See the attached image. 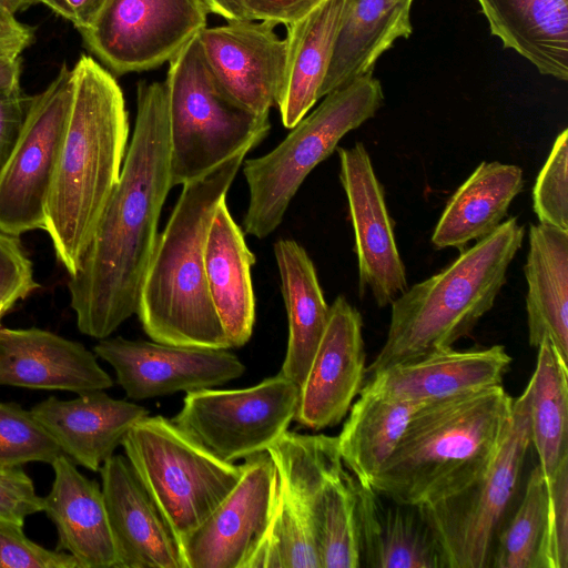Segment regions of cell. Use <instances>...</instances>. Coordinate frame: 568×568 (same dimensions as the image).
I'll use <instances>...</instances> for the list:
<instances>
[{"label": "cell", "mask_w": 568, "mask_h": 568, "mask_svg": "<svg viewBox=\"0 0 568 568\" xmlns=\"http://www.w3.org/2000/svg\"><path fill=\"white\" fill-rule=\"evenodd\" d=\"M250 151L242 149L182 185L166 226L158 236L140 292L136 314L152 341L232 347L209 293L204 252L214 213L226 200Z\"/></svg>", "instance_id": "cell-3"}, {"label": "cell", "mask_w": 568, "mask_h": 568, "mask_svg": "<svg viewBox=\"0 0 568 568\" xmlns=\"http://www.w3.org/2000/svg\"><path fill=\"white\" fill-rule=\"evenodd\" d=\"M0 2L14 14L37 4L36 0H0Z\"/></svg>", "instance_id": "cell-47"}, {"label": "cell", "mask_w": 568, "mask_h": 568, "mask_svg": "<svg viewBox=\"0 0 568 568\" xmlns=\"http://www.w3.org/2000/svg\"><path fill=\"white\" fill-rule=\"evenodd\" d=\"M356 510L362 567L446 568L418 506L397 503L357 483Z\"/></svg>", "instance_id": "cell-24"}, {"label": "cell", "mask_w": 568, "mask_h": 568, "mask_svg": "<svg viewBox=\"0 0 568 568\" xmlns=\"http://www.w3.org/2000/svg\"><path fill=\"white\" fill-rule=\"evenodd\" d=\"M39 287L19 236L0 231V307L9 312Z\"/></svg>", "instance_id": "cell-40"}, {"label": "cell", "mask_w": 568, "mask_h": 568, "mask_svg": "<svg viewBox=\"0 0 568 568\" xmlns=\"http://www.w3.org/2000/svg\"><path fill=\"white\" fill-rule=\"evenodd\" d=\"M172 187L166 85L141 81L119 181L75 272L69 275L70 305L82 334L109 337L136 314L161 210Z\"/></svg>", "instance_id": "cell-1"}, {"label": "cell", "mask_w": 568, "mask_h": 568, "mask_svg": "<svg viewBox=\"0 0 568 568\" xmlns=\"http://www.w3.org/2000/svg\"><path fill=\"white\" fill-rule=\"evenodd\" d=\"M337 436L341 459L361 485L371 486L424 404L399 399L364 384Z\"/></svg>", "instance_id": "cell-32"}, {"label": "cell", "mask_w": 568, "mask_h": 568, "mask_svg": "<svg viewBox=\"0 0 568 568\" xmlns=\"http://www.w3.org/2000/svg\"><path fill=\"white\" fill-rule=\"evenodd\" d=\"M121 445L180 542L225 499L243 471V465L220 459L161 415L139 420Z\"/></svg>", "instance_id": "cell-8"}, {"label": "cell", "mask_w": 568, "mask_h": 568, "mask_svg": "<svg viewBox=\"0 0 568 568\" xmlns=\"http://www.w3.org/2000/svg\"><path fill=\"white\" fill-rule=\"evenodd\" d=\"M51 465L54 479L42 511L55 525L57 549L73 556L81 568H116L102 488L64 454Z\"/></svg>", "instance_id": "cell-23"}, {"label": "cell", "mask_w": 568, "mask_h": 568, "mask_svg": "<svg viewBox=\"0 0 568 568\" xmlns=\"http://www.w3.org/2000/svg\"><path fill=\"white\" fill-rule=\"evenodd\" d=\"M128 115L114 74L82 54L72 67V100L45 207L44 231L69 275L119 181Z\"/></svg>", "instance_id": "cell-2"}, {"label": "cell", "mask_w": 568, "mask_h": 568, "mask_svg": "<svg viewBox=\"0 0 568 568\" xmlns=\"http://www.w3.org/2000/svg\"><path fill=\"white\" fill-rule=\"evenodd\" d=\"M323 98L271 152L243 161L250 193L242 223L246 234L264 239L276 230L306 176L346 133L375 115L384 93L371 72Z\"/></svg>", "instance_id": "cell-6"}, {"label": "cell", "mask_w": 568, "mask_h": 568, "mask_svg": "<svg viewBox=\"0 0 568 568\" xmlns=\"http://www.w3.org/2000/svg\"><path fill=\"white\" fill-rule=\"evenodd\" d=\"M531 446L529 389L514 399L509 432L486 473L466 488L418 506L446 568H490L499 532L513 511Z\"/></svg>", "instance_id": "cell-9"}, {"label": "cell", "mask_w": 568, "mask_h": 568, "mask_svg": "<svg viewBox=\"0 0 568 568\" xmlns=\"http://www.w3.org/2000/svg\"><path fill=\"white\" fill-rule=\"evenodd\" d=\"M336 150L354 231L359 294L369 290L376 304L385 307L408 286L383 186L362 142Z\"/></svg>", "instance_id": "cell-16"}, {"label": "cell", "mask_w": 568, "mask_h": 568, "mask_svg": "<svg viewBox=\"0 0 568 568\" xmlns=\"http://www.w3.org/2000/svg\"><path fill=\"white\" fill-rule=\"evenodd\" d=\"M106 0H36L70 22L79 32L88 29Z\"/></svg>", "instance_id": "cell-45"}, {"label": "cell", "mask_w": 568, "mask_h": 568, "mask_svg": "<svg viewBox=\"0 0 568 568\" xmlns=\"http://www.w3.org/2000/svg\"><path fill=\"white\" fill-rule=\"evenodd\" d=\"M323 0H240L248 20L291 24L316 8Z\"/></svg>", "instance_id": "cell-42"}, {"label": "cell", "mask_w": 568, "mask_h": 568, "mask_svg": "<svg viewBox=\"0 0 568 568\" xmlns=\"http://www.w3.org/2000/svg\"><path fill=\"white\" fill-rule=\"evenodd\" d=\"M72 100V68L63 62L30 97L19 136L0 170V231L20 236L45 229L47 200Z\"/></svg>", "instance_id": "cell-12"}, {"label": "cell", "mask_w": 568, "mask_h": 568, "mask_svg": "<svg viewBox=\"0 0 568 568\" xmlns=\"http://www.w3.org/2000/svg\"><path fill=\"white\" fill-rule=\"evenodd\" d=\"M29 99L21 89L0 91V170L19 136Z\"/></svg>", "instance_id": "cell-43"}, {"label": "cell", "mask_w": 568, "mask_h": 568, "mask_svg": "<svg viewBox=\"0 0 568 568\" xmlns=\"http://www.w3.org/2000/svg\"><path fill=\"white\" fill-rule=\"evenodd\" d=\"M347 0H323L286 26V57L276 105L292 129L320 99Z\"/></svg>", "instance_id": "cell-26"}, {"label": "cell", "mask_w": 568, "mask_h": 568, "mask_svg": "<svg viewBox=\"0 0 568 568\" xmlns=\"http://www.w3.org/2000/svg\"><path fill=\"white\" fill-rule=\"evenodd\" d=\"M241 478L214 511L181 540L186 568H243L267 528L277 471L262 452L245 459Z\"/></svg>", "instance_id": "cell-15"}, {"label": "cell", "mask_w": 568, "mask_h": 568, "mask_svg": "<svg viewBox=\"0 0 568 568\" xmlns=\"http://www.w3.org/2000/svg\"><path fill=\"white\" fill-rule=\"evenodd\" d=\"M412 0H347L320 99L372 72L378 58L412 33Z\"/></svg>", "instance_id": "cell-28"}, {"label": "cell", "mask_w": 568, "mask_h": 568, "mask_svg": "<svg viewBox=\"0 0 568 568\" xmlns=\"http://www.w3.org/2000/svg\"><path fill=\"white\" fill-rule=\"evenodd\" d=\"M209 293L232 347L252 336L255 296L251 268L255 256L233 220L226 200L214 213L204 252Z\"/></svg>", "instance_id": "cell-25"}, {"label": "cell", "mask_w": 568, "mask_h": 568, "mask_svg": "<svg viewBox=\"0 0 568 568\" xmlns=\"http://www.w3.org/2000/svg\"><path fill=\"white\" fill-rule=\"evenodd\" d=\"M525 230L516 217L476 241L439 273L407 287L392 303L384 345L369 376L450 348L494 306Z\"/></svg>", "instance_id": "cell-5"}, {"label": "cell", "mask_w": 568, "mask_h": 568, "mask_svg": "<svg viewBox=\"0 0 568 568\" xmlns=\"http://www.w3.org/2000/svg\"><path fill=\"white\" fill-rule=\"evenodd\" d=\"M490 31L545 75L568 79V0H477Z\"/></svg>", "instance_id": "cell-29"}, {"label": "cell", "mask_w": 568, "mask_h": 568, "mask_svg": "<svg viewBox=\"0 0 568 568\" xmlns=\"http://www.w3.org/2000/svg\"><path fill=\"white\" fill-rule=\"evenodd\" d=\"M548 509V487L539 466L530 471L523 498L503 526L490 568H538Z\"/></svg>", "instance_id": "cell-35"}, {"label": "cell", "mask_w": 568, "mask_h": 568, "mask_svg": "<svg viewBox=\"0 0 568 568\" xmlns=\"http://www.w3.org/2000/svg\"><path fill=\"white\" fill-rule=\"evenodd\" d=\"M109 363L131 399L214 388L241 377L245 366L223 348L105 337L93 347Z\"/></svg>", "instance_id": "cell-14"}, {"label": "cell", "mask_w": 568, "mask_h": 568, "mask_svg": "<svg viewBox=\"0 0 568 568\" xmlns=\"http://www.w3.org/2000/svg\"><path fill=\"white\" fill-rule=\"evenodd\" d=\"M99 471L116 568H186L180 539L128 458L112 455Z\"/></svg>", "instance_id": "cell-19"}, {"label": "cell", "mask_w": 568, "mask_h": 568, "mask_svg": "<svg viewBox=\"0 0 568 568\" xmlns=\"http://www.w3.org/2000/svg\"><path fill=\"white\" fill-rule=\"evenodd\" d=\"M537 348L536 368L527 384L530 438L548 483L568 458V363L548 339Z\"/></svg>", "instance_id": "cell-33"}, {"label": "cell", "mask_w": 568, "mask_h": 568, "mask_svg": "<svg viewBox=\"0 0 568 568\" xmlns=\"http://www.w3.org/2000/svg\"><path fill=\"white\" fill-rule=\"evenodd\" d=\"M243 568H321L312 527L278 476L267 528Z\"/></svg>", "instance_id": "cell-34"}, {"label": "cell", "mask_w": 568, "mask_h": 568, "mask_svg": "<svg viewBox=\"0 0 568 568\" xmlns=\"http://www.w3.org/2000/svg\"><path fill=\"white\" fill-rule=\"evenodd\" d=\"M63 454L59 444L31 410L0 402V466L52 464Z\"/></svg>", "instance_id": "cell-36"}, {"label": "cell", "mask_w": 568, "mask_h": 568, "mask_svg": "<svg viewBox=\"0 0 568 568\" xmlns=\"http://www.w3.org/2000/svg\"><path fill=\"white\" fill-rule=\"evenodd\" d=\"M300 386L281 373L239 389L186 393L172 419L220 459L234 463L272 446L294 420Z\"/></svg>", "instance_id": "cell-11"}, {"label": "cell", "mask_w": 568, "mask_h": 568, "mask_svg": "<svg viewBox=\"0 0 568 568\" xmlns=\"http://www.w3.org/2000/svg\"><path fill=\"white\" fill-rule=\"evenodd\" d=\"M510 362L503 345L469 351L450 347L372 375L365 385L399 399L426 404L501 385Z\"/></svg>", "instance_id": "cell-22"}, {"label": "cell", "mask_w": 568, "mask_h": 568, "mask_svg": "<svg viewBox=\"0 0 568 568\" xmlns=\"http://www.w3.org/2000/svg\"><path fill=\"white\" fill-rule=\"evenodd\" d=\"M413 1V0H412Z\"/></svg>", "instance_id": "cell-49"}, {"label": "cell", "mask_w": 568, "mask_h": 568, "mask_svg": "<svg viewBox=\"0 0 568 568\" xmlns=\"http://www.w3.org/2000/svg\"><path fill=\"white\" fill-rule=\"evenodd\" d=\"M4 314H6L4 311L0 307V321L3 317Z\"/></svg>", "instance_id": "cell-48"}, {"label": "cell", "mask_w": 568, "mask_h": 568, "mask_svg": "<svg viewBox=\"0 0 568 568\" xmlns=\"http://www.w3.org/2000/svg\"><path fill=\"white\" fill-rule=\"evenodd\" d=\"M43 510V497L21 466H0V519L23 526L24 519Z\"/></svg>", "instance_id": "cell-41"}, {"label": "cell", "mask_w": 568, "mask_h": 568, "mask_svg": "<svg viewBox=\"0 0 568 568\" xmlns=\"http://www.w3.org/2000/svg\"><path fill=\"white\" fill-rule=\"evenodd\" d=\"M532 209L540 224L568 231V130L556 138L532 190Z\"/></svg>", "instance_id": "cell-37"}, {"label": "cell", "mask_w": 568, "mask_h": 568, "mask_svg": "<svg viewBox=\"0 0 568 568\" xmlns=\"http://www.w3.org/2000/svg\"><path fill=\"white\" fill-rule=\"evenodd\" d=\"M274 256L288 322L287 347L280 373L301 387L326 328L329 305L313 261L302 245L281 239L274 244Z\"/></svg>", "instance_id": "cell-31"}, {"label": "cell", "mask_w": 568, "mask_h": 568, "mask_svg": "<svg viewBox=\"0 0 568 568\" xmlns=\"http://www.w3.org/2000/svg\"><path fill=\"white\" fill-rule=\"evenodd\" d=\"M205 0H106L79 32L87 50L122 75L169 62L205 27Z\"/></svg>", "instance_id": "cell-13"}, {"label": "cell", "mask_w": 568, "mask_h": 568, "mask_svg": "<svg viewBox=\"0 0 568 568\" xmlns=\"http://www.w3.org/2000/svg\"><path fill=\"white\" fill-rule=\"evenodd\" d=\"M547 487L548 509L538 568H568V458Z\"/></svg>", "instance_id": "cell-38"}, {"label": "cell", "mask_w": 568, "mask_h": 568, "mask_svg": "<svg viewBox=\"0 0 568 568\" xmlns=\"http://www.w3.org/2000/svg\"><path fill=\"white\" fill-rule=\"evenodd\" d=\"M172 186L193 181L268 133V116L232 101L219 84L197 36L169 61L166 80Z\"/></svg>", "instance_id": "cell-7"}, {"label": "cell", "mask_w": 568, "mask_h": 568, "mask_svg": "<svg viewBox=\"0 0 568 568\" xmlns=\"http://www.w3.org/2000/svg\"><path fill=\"white\" fill-rule=\"evenodd\" d=\"M31 412L65 456L92 471H99L131 427L149 415L145 407L113 398L104 390L78 394L68 400L50 396Z\"/></svg>", "instance_id": "cell-21"}, {"label": "cell", "mask_w": 568, "mask_h": 568, "mask_svg": "<svg viewBox=\"0 0 568 568\" xmlns=\"http://www.w3.org/2000/svg\"><path fill=\"white\" fill-rule=\"evenodd\" d=\"M267 21L227 20L199 34L203 54L226 95L243 109L268 116L280 94L286 57L281 39Z\"/></svg>", "instance_id": "cell-17"}, {"label": "cell", "mask_w": 568, "mask_h": 568, "mask_svg": "<svg viewBox=\"0 0 568 568\" xmlns=\"http://www.w3.org/2000/svg\"><path fill=\"white\" fill-rule=\"evenodd\" d=\"M524 186L515 164L481 162L446 203L432 242L437 248L465 250L471 241L494 233Z\"/></svg>", "instance_id": "cell-30"}, {"label": "cell", "mask_w": 568, "mask_h": 568, "mask_svg": "<svg viewBox=\"0 0 568 568\" xmlns=\"http://www.w3.org/2000/svg\"><path fill=\"white\" fill-rule=\"evenodd\" d=\"M0 568H81L70 554L30 540L22 526L0 519Z\"/></svg>", "instance_id": "cell-39"}, {"label": "cell", "mask_w": 568, "mask_h": 568, "mask_svg": "<svg viewBox=\"0 0 568 568\" xmlns=\"http://www.w3.org/2000/svg\"><path fill=\"white\" fill-rule=\"evenodd\" d=\"M22 72V58L0 54V91L10 92L20 90Z\"/></svg>", "instance_id": "cell-46"}, {"label": "cell", "mask_w": 568, "mask_h": 568, "mask_svg": "<svg viewBox=\"0 0 568 568\" xmlns=\"http://www.w3.org/2000/svg\"><path fill=\"white\" fill-rule=\"evenodd\" d=\"M361 313L343 295L329 305L324 334L303 384L294 420L313 430L337 425L363 388L366 354Z\"/></svg>", "instance_id": "cell-18"}, {"label": "cell", "mask_w": 568, "mask_h": 568, "mask_svg": "<svg viewBox=\"0 0 568 568\" xmlns=\"http://www.w3.org/2000/svg\"><path fill=\"white\" fill-rule=\"evenodd\" d=\"M524 273L528 341H550L568 363V231L545 224L529 229Z\"/></svg>", "instance_id": "cell-27"}, {"label": "cell", "mask_w": 568, "mask_h": 568, "mask_svg": "<svg viewBox=\"0 0 568 568\" xmlns=\"http://www.w3.org/2000/svg\"><path fill=\"white\" fill-rule=\"evenodd\" d=\"M34 41V29L0 2V54L20 57Z\"/></svg>", "instance_id": "cell-44"}, {"label": "cell", "mask_w": 568, "mask_h": 568, "mask_svg": "<svg viewBox=\"0 0 568 568\" xmlns=\"http://www.w3.org/2000/svg\"><path fill=\"white\" fill-rule=\"evenodd\" d=\"M513 404L503 385L424 404L371 487L412 506L460 491L497 456L511 425Z\"/></svg>", "instance_id": "cell-4"}, {"label": "cell", "mask_w": 568, "mask_h": 568, "mask_svg": "<svg viewBox=\"0 0 568 568\" xmlns=\"http://www.w3.org/2000/svg\"><path fill=\"white\" fill-rule=\"evenodd\" d=\"M1 385L82 394L113 381L81 343L36 327H0Z\"/></svg>", "instance_id": "cell-20"}, {"label": "cell", "mask_w": 568, "mask_h": 568, "mask_svg": "<svg viewBox=\"0 0 568 568\" xmlns=\"http://www.w3.org/2000/svg\"><path fill=\"white\" fill-rule=\"evenodd\" d=\"M271 457L313 529L321 568L362 567L357 481L344 468L337 437L292 433Z\"/></svg>", "instance_id": "cell-10"}]
</instances>
